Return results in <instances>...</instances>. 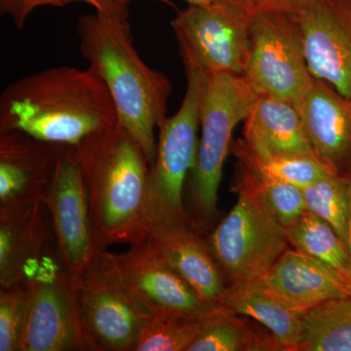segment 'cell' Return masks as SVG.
<instances>
[{"label": "cell", "instance_id": "obj_1", "mask_svg": "<svg viewBox=\"0 0 351 351\" xmlns=\"http://www.w3.org/2000/svg\"><path fill=\"white\" fill-rule=\"evenodd\" d=\"M119 122L108 87L89 68L61 66L7 85L0 95V132L19 130L75 147Z\"/></svg>", "mask_w": 351, "mask_h": 351}, {"label": "cell", "instance_id": "obj_2", "mask_svg": "<svg viewBox=\"0 0 351 351\" xmlns=\"http://www.w3.org/2000/svg\"><path fill=\"white\" fill-rule=\"evenodd\" d=\"M128 18V8L82 16L77 24L80 50L112 95L120 125L142 145L152 165L156 130L167 117L172 83L143 61L134 47Z\"/></svg>", "mask_w": 351, "mask_h": 351}, {"label": "cell", "instance_id": "obj_3", "mask_svg": "<svg viewBox=\"0 0 351 351\" xmlns=\"http://www.w3.org/2000/svg\"><path fill=\"white\" fill-rule=\"evenodd\" d=\"M86 188L96 243H140L147 239V181L151 164L137 140L119 122L75 147Z\"/></svg>", "mask_w": 351, "mask_h": 351}, {"label": "cell", "instance_id": "obj_4", "mask_svg": "<svg viewBox=\"0 0 351 351\" xmlns=\"http://www.w3.org/2000/svg\"><path fill=\"white\" fill-rule=\"evenodd\" d=\"M240 168L237 203L206 239L228 286L261 280L290 245L253 175Z\"/></svg>", "mask_w": 351, "mask_h": 351}, {"label": "cell", "instance_id": "obj_5", "mask_svg": "<svg viewBox=\"0 0 351 351\" xmlns=\"http://www.w3.org/2000/svg\"><path fill=\"white\" fill-rule=\"evenodd\" d=\"M257 97L243 75L221 73L207 77L197 156L191 172V218L202 233L211 230L218 212L219 186L233 131L249 117Z\"/></svg>", "mask_w": 351, "mask_h": 351}, {"label": "cell", "instance_id": "obj_6", "mask_svg": "<svg viewBox=\"0 0 351 351\" xmlns=\"http://www.w3.org/2000/svg\"><path fill=\"white\" fill-rule=\"evenodd\" d=\"M186 91L177 113L159 126L156 156L147 181V226L184 221L191 214L184 205V182L195 165L201 101L208 75L186 69Z\"/></svg>", "mask_w": 351, "mask_h": 351}, {"label": "cell", "instance_id": "obj_7", "mask_svg": "<svg viewBox=\"0 0 351 351\" xmlns=\"http://www.w3.org/2000/svg\"><path fill=\"white\" fill-rule=\"evenodd\" d=\"M71 282L89 350L135 351L152 314L122 282L110 252L101 250Z\"/></svg>", "mask_w": 351, "mask_h": 351}, {"label": "cell", "instance_id": "obj_8", "mask_svg": "<svg viewBox=\"0 0 351 351\" xmlns=\"http://www.w3.org/2000/svg\"><path fill=\"white\" fill-rule=\"evenodd\" d=\"M253 16L233 0L189 5L171 22L184 69L243 75Z\"/></svg>", "mask_w": 351, "mask_h": 351}, {"label": "cell", "instance_id": "obj_9", "mask_svg": "<svg viewBox=\"0 0 351 351\" xmlns=\"http://www.w3.org/2000/svg\"><path fill=\"white\" fill-rule=\"evenodd\" d=\"M243 75L258 96L274 97L299 107L314 78L292 14L253 16Z\"/></svg>", "mask_w": 351, "mask_h": 351}, {"label": "cell", "instance_id": "obj_10", "mask_svg": "<svg viewBox=\"0 0 351 351\" xmlns=\"http://www.w3.org/2000/svg\"><path fill=\"white\" fill-rule=\"evenodd\" d=\"M27 313L20 351H86L71 274L51 254L27 282Z\"/></svg>", "mask_w": 351, "mask_h": 351}, {"label": "cell", "instance_id": "obj_11", "mask_svg": "<svg viewBox=\"0 0 351 351\" xmlns=\"http://www.w3.org/2000/svg\"><path fill=\"white\" fill-rule=\"evenodd\" d=\"M43 204L52 221L60 260L69 274H80L103 249L95 240L86 188L75 147L60 145L54 177Z\"/></svg>", "mask_w": 351, "mask_h": 351}, {"label": "cell", "instance_id": "obj_12", "mask_svg": "<svg viewBox=\"0 0 351 351\" xmlns=\"http://www.w3.org/2000/svg\"><path fill=\"white\" fill-rule=\"evenodd\" d=\"M301 31L307 66L351 99V5L348 0H309L292 14Z\"/></svg>", "mask_w": 351, "mask_h": 351}, {"label": "cell", "instance_id": "obj_13", "mask_svg": "<svg viewBox=\"0 0 351 351\" xmlns=\"http://www.w3.org/2000/svg\"><path fill=\"white\" fill-rule=\"evenodd\" d=\"M110 256L122 282L152 315L160 311L205 315L221 307L205 301L147 239Z\"/></svg>", "mask_w": 351, "mask_h": 351}, {"label": "cell", "instance_id": "obj_14", "mask_svg": "<svg viewBox=\"0 0 351 351\" xmlns=\"http://www.w3.org/2000/svg\"><path fill=\"white\" fill-rule=\"evenodd\" d=\"M59 149L23 131L0 132V206L43 203Z\"/></svg>", "mask_w": 351, "mask_h": 351}, {"label": "cell", "instance_id": "obj_15", "mask_svg": "<svg viewBox=\"0 0 351 351\" xmlns=\"http://www.w3.org/2000/svg\"><path fill=\"white\" fill-rule=\"evenodd\" d=\"M147 239L205 301L221 306L228 285L193 218L154 223Z\"/></svg>", "mask_w": 351, "mask_h": 351}, {"label": "cell", "instance_id": "obj_16", "mask_svg": "<svg viewBox=\"0 0 351 351\" xmlns=\"http://www.w3.org/2000/svg\"><path fill=\"white\" fill-rule=\"evenodd\" d=\"M43 202L0 206V288L25 285L50 252Z\"/></svg>", "mask_w": 351, "mask_h": 351}, {"label": "cell", "instance_id": "obj_17", "mask_svg": "<svg viewBox=\"0 0 351 351\" xmlns=\"http://www.w3.org/2000/svg\"><path fill=\"white\" fill-rule=\"evenodd\" d=\"M257 282L279 301L304 313L332 300L351 298L348 279L295 249H288Z\"/></svg>", "mask_w": 351, "mask_h": 351}, {"label": "cell", "instance_id": "obj_18", "mask_svg": "<svg viewBox=\"0 0 351 351\" xmlns=\"http://www.w3.org/2000/svg\"><path fill=\"white\" fill-rule=\"evenodd\" d=\"M316 156L337 174L351 169V99L313 80L299 107Z\"/></svg>", "mask_w": 351, "mask_h": 351}, {"label": "cell", "instance_id": "obj_19", "mask_svg": "<svg viewBox=\"0 0 351 351\" xmlns=\"http://www.w3.org/2000/svg\"><path fill=\"white\" fill-rule=\"evenodd\" d=\"M242 142L257 156H316L298 108L274 97H257L244 121Z\"/></svg>", "mask_w": 351, "mask_h": 351}, {"label": "cell", "instance_id": "obj_20", "mask_svg": "<svg viewBox=\"0 0 351 351\" xmlns=\"http://www.w3.org/2000/svg\"><path fill=\"white\" fill-rule=\"evenodd\" d=\"M219 306L267 328L284 350H301L306 338L304 311L279 301L258 282L230 285Z\"/></svg>", "mask_w": 351, "mask_h": 351}, {"label": "cell", "instance_id": "obj_21", "mask_svg": "<svg viewBox=\"0 0 351 351\" xmlns=\"http://www.w3.org/2000/svg\"><path fill=\"white\" fill-rule=\"evenodd\" d=\"M282 346L267 329L221 307L210 314L189 351H277Z\"/></svg>", "mask_w": 351, "mask_h": 351}, {"label": "cell", "instance_id": "obj_22", "mask_svg": "<svg viewBox=\"0 0 351 351\" xmlns=\"http://www.w3.org/2000/svg\"><path fill=\"white\" fill-rule=\"evenodd\" d=\"M285 230L295 250L329 265L351 282L348 246L327 221L306 211Z\"/></svg>", "mask_w": 351, "mask_h": 351}, {"label": "cell", "instance_id": "obj_23", "mask_svg": "<svg viewBox=\"0 0 351 351\" xmlns=\"http://www.w3.org/2000/svg\"><path fill=\"white\" fill-rule=\"evenodd\" d=\"M230 151L240 163L258 174L293 184L304 189L334 171L330 169L316 156L307 154H272L257 156L249 151L242 140L232 145Z\"/></svg>", "mask_w": 351, "mask_h": 351}, {"label": "cell", "instance_id": "obj_24", "mask_svg": "<svg viewBox=\"0 0 351 351\" xmlns=\"http://www.w3.org/2000/svg\"><path fill=\"white\" fill-rule=\"evenodd\" d=\"M300 351H351V298L332 300L304 314Z\"/></svg>", "mask_w": 351, "mask_h": 351}, {"label": "cell", "instance_id": "obj_25", "mask_svg": "<svg viewBox=\"0 0 351 351\" xmlns=\"http://www.w3.org/2000/svg\"><path fill=\"white\" fill-rule=\"evenodd\" d=\"M210 314L197 315L178 311L154 314L135 351H189Z\"/></svg>", "mask_w": 351, "mask_h": 351}, {"label": "cell", "instance_id": "obj_26", "mask_svg": "<svg viewBox=\"0 0 351 351\" xmlns=\"http://www.w3.org/2000/svg\"><path fill=\"white\" fill-rule=\"evenodd\" d=\"M302 191L307 211L327 221L348 246L350 195L346 178L331 172Z\"/></svg>", "mask_w": 351, "mask_h": 351}, {"label": "cell", "instance_id": "obj_27", "mask_svg": "<svg viewBox=\"0 0 351 351\" xmlns=\"http://www.w3.org/2000/svg\"><path fill=\"white\" fill-rule=\"evenodd\" d=\"M242 165L250 171L270 210L284 228H288L306 213V197L302 189L287 182L265 177L247 167L244 164Z\"/></svg>", "mask_w": 351, "mask_h": 351}, {"label": "cell", "instance_id": "obj_28", "mask_svg": "<svg viewBox=\"0 0 351 351\" xmlns=\"http://www.w3.org/2000/svg\"><path fill=\"white\" fill-rule=\"evenodd\" d=\"M27 295V284L0 288V351L21 350Z\"/></svg>", "mask_w": 351, "mask_h": 351}, {"label": "cell", "instance_id": "obj_29", "mask_svg": "<svg viewBox=\"0 0 351 351\" xmlns=\"http://www.w3.org/2000/svg\"><path fill=\"white\" fill-rule=\"evenodd\" d=\"M66 4V0H0V14L10 18L16 29H22L29 15L39 7Z\"/></svg>", "mask_w": 351, "mask_h": 351}, {"label": "cell", "instance_id": "obj_30", "mask_svg": "<svg viewBox=\"0 0 351 351\" xmlns=\"http://www.w3.org/2000/svg\"><path fill=\"white\" fill-rule=\"evenodd\" d=\"M252 16L263 13L294 14L309 0H233Z\"/></svg>", "mask_w": 351, "mask_h": 351}, {"label": "cell", "instance_id": "obj_31", "mask_svg": "<svg viewBox=\"0 0 351 351\" xmlns=\"http://www.w3.org/2000/svg\"><path fill=\"white\" fill-rule=\"evenodd\" d=\"M71 2H83L93 6L97 12L112 13L121 9L128 8V6L120 3L117 0H66V3Z\"/></svg>", "mask_w": 351, "mask_h": 351}, {"label": "cell", "instance_id": "obj_32", "mask_svg": "<svg viewBox=\"0 0 351 351\" xmlns=\"http://www.w3.org/2000/svg\"><path fill=\"white\" fill-rule=\"evenodd\" d=\"M346 178V184H348V195H350V225H348V249L350 254V267H351V169L346 174L343 175Z\"/></svg>", "mask_w": 351, "mask_h": 351}, {"label": "cell", "instance_id": "obj_33", "mask_svg": "<svg viewBox=\"0 0 351 351\" xmlns=\"http://www.w3.org/2000/svg\"><path fill=\"white\" fill-rule=\"evenodd\" d=\"M120 3L124 4V5L128 6L133 0H117ZM158 1L164 2V3H168L169 0H158ZM184 1L188 2L189 5H208L211 4L214 0H184Z\"/></svg>", "mask_w": 351, "mask_h": 351}, {"label": "cell", "instance_id": "obj_34", "mask_svg": "<svg viewBox=\"0 0 351 351\" xmlns=\"http://www.w3.org/2000/svg\"><path fill=\"white\" fill-rule=\"evenodd\" d=\"M348 2H350V5H351V0H348Z\"/></svg>", "mask_w": 351, "mask_h": 351}]
</instances>
